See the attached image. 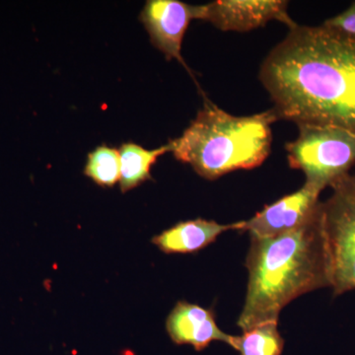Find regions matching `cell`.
Here are the masks:
<instances>
[{"instance_id":"6da1fadb","label":"cell","mask_w":355,"mask_h":355,"mask_svg":"<svg viewBox=\"0 0 355 355\" xmlns=\"http://www.w3.org/2000/svg\"><path fill=\"white\" fill-rule=\"evenodd\" d=\"M277 118L355 132V41L324 26H299L261 65Z\"/></svg>"},{"instance_id":"7a4b0ae2","label":"cell","mask_w":355,"mask_h":355,"mask_svg":"<svg viewBox=\"0 0 355 355\" xmlns=\"http://www.w3.org/2000/svg\"><path fill=\"white\" fill-rule=\"evenodd\" d=\"M246 268V297L237 321L242 331L279 323L282 309L294 299L330 288L319 207L314 218L297 230L273 238H251Z\"/></svg>"},{"instance_id":"3957f363","label":"cell","mask_w":355,"mask_h":355,"mask_svg":"<svg viewBox=\"0 0 355 355\" xmlns=\"http://www.w3.org/2000/svg\"><path fill=\"white\" fill-rule=\"evenodd\" d=\"M277 120L272 109L238 116L205 100L183 135L168 144L177 160L214 181L229 173L260 167L270 156L272 125Z\"/></svg>"},{"instance_id":"277c9868","label":"cell","mask_w":355,"mask_h":355,"mask_svg":"<svg viewBox=\"0 0 355 355\" xmlns=\"http://www.w3.org/2000/svg\"><path fill=\"white\" fill-rule=\"evenodd\" d=\"M298 130L286 149L289 166L304 173L305 183L323 191L349 174L355 164V132L322 123H302Z\"/></svg>"},{"instance_id":"5b68a950","label":"cell","mask_w":355,"mask_h":355,"mask_svg":"<svg viewBox=\"0 0 355 355\" xmlns=\"http://www.w3.org/2000/svg\"><path fill=\"white\" fill-rule=\"evenodd\" d=\"M330 188V197L320 202L319 220L330 288L338 296L355 289V175L340 178Z\"/></svg>"},{"instance_id":"8992f818","label":"cell","mask_w":355,"mask_h":355,"mask_svg":"<svg viewBox=\"0 0 355 355\" xmlns=\"http://www.w3.org/2000/svg\"><path fill=\"white\" fill-rule=\"evenodd\" d=\"M322 191L308 183L270 203L248 220L240 221V232L251 238H273L297 230L316 216Z\"/></svg>"},{"instance_id":"52a82bcc","label":"cell","mask_w":355,"mask_h":355,"mask_svg":"<svg viewBox=\"0 0 355 355\" xmlns=\"http://www.w3.org/2000/svg\"><path fill=\"white\" fill-rule=\"evenodd\" d=\"M202 6H191L179 0H149L140 13V21L151 43L168 60H176L186 69L182 44L191 21L200 20Z\"/></svg>"},{"instance_id":"ba28073f","label":"cell","mask_w":355,"mask_h":355,"mask_svg":"<svg viewBox=\"0 0 355 355\" xmlns=\"http://www.w3.org/2000/svg\"><path fill=\"white\" fill-rule=\"evenodd\" d=\"M282 0H218L202 6L200 20L211 23L221 31L248 32L279 21L289 29L295 27Z\"/></svg>"},{"instance_id":"9c48e42d","label":"cell","mask_w":355,"mask_h":355,"mask_svg":"<svg viewBox=\"0 0 355 355\" xmlns=\"http://www.w3.org/2000/svg\"><path fill=\"white\" fill-rule=\"evenodd\" d=\"M166 330L176 345H190L198 352L212 342L230 345L232 336L224 333L216 323L214 311L198 304L180 301L166 320Z\"/></svg>"},{"instance_id":"30bf717a","label":"cell","mask_w":355,"mask_h":355,"mask_svg":"<svg viewBox=\"0 0 355 355\" xmlns=\"http://www.w3.org/2000/svg\"><path fill=\"white\" fill-rule=\"evenodd\" d=\"M240 221L220 224L198 218L179 222L156 235L153 243L166 254H191L200 251L214 243L226 231H239Z\"/></svg>"},{"instance_id":"8fae6325","label":"cell","mask_w":355,"mask_h":355,"mask_svg":"<svg viewBox=\"0 0 355 355\" xmlns=\"http://www.w3.org/2000/svg\"><path fill=\"white\" fill-rule=\"evenodd\" d=\"M121 158L120 186L123 193L137 188L151 179V169L157 159L171 153L169 144L149 150L139 144L128 142L119 149Z\"/></svg>"},{"instance_id":"7c38bea8","label":"cell","mask_w":355,"mask_h":355,"mask_svg":"<svg viewBox=\"0 0 355 355\" xmlns=\"http://www.w3.org/2000/svg\"><path fill=\"white\" fill-rule=\"evenodd\" d=\"M279 323H265L233 336L230 347L240 355H282L284 340L280 335Z\"/></svg>"},{"instance_id":"4fadbf2b","label":"cell","mask_w":355,"mask_h":355,"mask_svg":"<svg viewBox=\"0 0 355 355\" xmlns=\"http://www.w3.org/2000/svg\"><path fill=\"white\" fill-rule=\"evenodd\" d=\"M84 174L98 186L112 188L120 182L121 158L118 149L98 146L88 155Z\"/></svg>"},{"instance_id":"5bb4252c","label":"cell","mask_w":355,"mask_h":355,"mask_svg":"<svg viewBox=\"0 0 355 355\" xmlns=\"http://www.w3.org/2000/svg\"><path fill=\"white\" fill-rule=\"evenodd\" d=\"M322 26L355 41V1L343 12L324 21Z\"/></svg>"}]
</instances>
